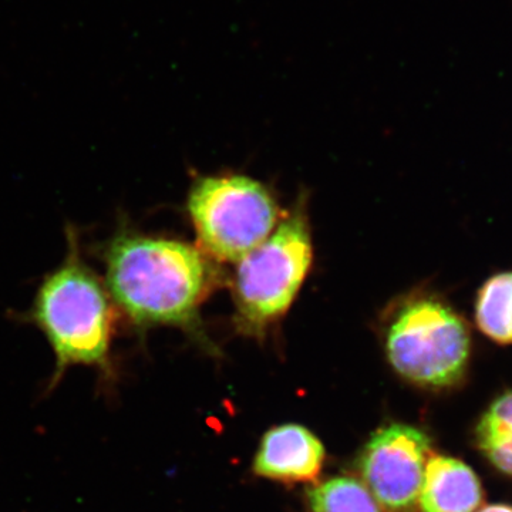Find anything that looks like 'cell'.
Segmentation results:
<instances>
[{
	"instance_id": "obj_1",
	"label": "cell",
	"mask_w": 512,
	"mask_h": 512,
	"mask_svg": "<svg viewBox=\"0 0 512 512\" xmlns=\"http://www.w3.org/2000/svg\"><path fill=\"white\" fill-rule=\"evenodd\" d=\"M104 284L134 328L197 329L200 308L222 282L201 249L120 227L103 245Z\"/></svg>"
},
{
	"instance_id": "obj_2",
	"label": "cell",
	"mask_w": 512,
	"mask_h": 512,
	"mask_svg": "<svg viewBox=\"0 0 512 512\" xmlns=\"http://www.w3.org/2000/svg\"><path fill=\"white\" fill-rule=\"evenodd\" d=\"M67 249L37 286L26 322L45 335L56 357V376L72 366L109 367L116 306L106 284L84 259L79 231L66 227Z\"/></svg>"
},
{
	"instance_id": "obj_3",
	"label": "cell",
	"mask_w": 512,
	"mask_h": 512,
	"mask_svg": "<svg viewBox=\"0 0 512 512\" xmlns=\"http://www.w3.org/2000/svg\"><path fill=\"white\" fill-rule=\"evenodd\" d=\"M383 342L393 369L424 389H448L463 382L473 339L467 320L444 296L407 293L383 319Z\"/></svg>"
},
{
	"instance_id": "obj_4",
	"label": "cell",
	"mask_w": 512,
	"mask_h": 512,
	"mask_svg": "<svg viewBox=\"0 0 512 512\" xmlns=\"http://www.w3.org/2000/svg\"><path fill=\"white\" fill-rule=\"evenodd\" d=\"M312 258L308 215L305 205H298L265 242L238 262L234 302L239 332L259 338L288 312Z\"/></svg>"
},
{
	"instance_id": "obj_5",
	"label": "cell",
	"mask_w": 512,
	"mask_h": 512,
	"mask_svg": "<svg viewBox=\"0 0 512 512\" xmlns=\"http://www.w3.org/2000/svg\"><path fill=\"white\" fill-rule=\"evenodd\" d=\"M188 212L201 251L220 262L241 261L268 239L279 217L271 192L244 175L201 178L188 197Z\"/></svg>"
},
{
	"instance_id": "obj_6",
	"label": "cell",
	"mask_w": 512,
	"mask_h": 512,
	"mask_svg": "<svg viewBox=\"0 0 512 512\" xmlns=\"http://www.w3.org/2000/svg\"><path fill=\"white\" fill-rule=\"evenodd\" d=\"M431 454L430 437L409 424H387L370 437L359 471L384 512H417Z\"/></svg>"
},
{
	"instance_id": "obj_7",
	"label": "cell",
	"mask_w": 512,
	"mask_h": 512,
	"mask_svg": "<svg viewBox=\"0 0 512 512\" xmlns=\"http://www.w3.org/2000/svg\"><path fill=\"white\" fill-rule=\"evenodd\" d=\"M325 463V447L299 424H284L265 434L254 460L256 476L282 483L315 481Z\"/></svg>"
},
{
	"instance_id": "obj_8",
	"label": "cell",
	"mask_w": 512,
	"mask_h": 512,
	"mask_svg": "<svg viewBox=\"0 0 512 512\" xmlns=\"http://www.w3.org/2000/svg\"><path fill=\"white\" fill-rule=\"evenodd\" d=\"M483 498L473 468L458 458L431 454L417 512H477Z\"/></svg>"
},
{
	"instance_id": "obj_9",
	"label": "cell",
	"mask_w": 512,
	"mask_h": 512,
	"mask_svg": "<svg viewBox=\"0 0 512 512\" xmlns=\"http://www.w3.org/2000/svg\"><path fill=\"white\" fill-rule=\"evenodd\" d=\"M477 328L498 345H512V272L491 276L477 293Z\"/></svg>"
},
{
	"instance_id": "obj_10",
	"label": "cell",
	"mask_w": 512,
	"mask_h": 512,
	"mask_svg": "<svg viewBox=\"0 0 512 512\" xmlns=\"http://www.w3.org/2000/svg\"><path fill=\"white\" fill-rule=\"evenodd\" d=\"M477 446L501 473L512 477V390L501 394L481 416Z\"/></svg>"
},
{
	"instance_id": "obj_11",
	"label": "cell",
	"mask_w": 512,
	"mask_h": 512,
	"mask_svg": "<svg viewBox=\"0 0 512 512\" xmlns=\"http://www.w3.org/2000/svg\"><path fill=\"white\" fill-rule=\"evenodd\" d=\"M313 512H384L369 488L352 477H335L308 491Z\"/></svg>"
},
{
	"instance_id": "obj_12",
	"label": "cell",
	"mask_w": 512,
	"mask_h": 512,
	"mask_svg": "<svg viewBox=\"0 0 512 512\" xmlns=\"http://www.w3.org/2000/svg\"><path fill=\"white\" fill-rule=\"evenodd\" d=\"M477 512H512V507L511 505L505 504H493L487 505V507L481 508V510Z\"/></svg>"
}]
</instances>
